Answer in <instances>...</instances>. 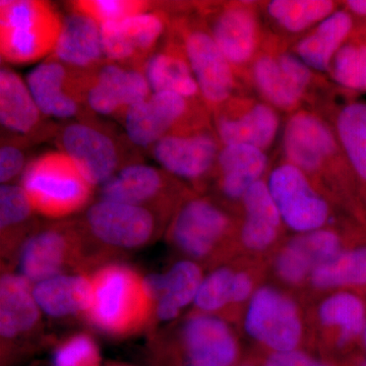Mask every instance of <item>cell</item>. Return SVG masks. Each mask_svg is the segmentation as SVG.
<instances>
[{"mask_svg":"<svg viewBox=\"0 0 366 366\" xmlns=\"http://www.w3.org/2000/svg\"><path fill=\"white\" fill-rule=\"evenodd\" d=\"M91 281V305L84 317L101 333L127 338L153 325V300L136 269L109 262L93 271Z\"/></svg>","mask_w":366,"mask_h":366,"instance_id":"1","label":"cell"},{"mask_svg":"<svg viewBox=\"0 0 366 366\" xmlns=\"http://www.w3.org/2000/svg\"><path fill=\"white\" fill-rule=\"evenodd\" d=\"M150 349L156 366H236L242 356L227 320L196 312L154 335Z\"/></svg>","mask_w":366,"mask_h":366,"instance_id":"2","label":"cell"},{"mask_svg":"<svg viewBox=\"0 0 366 366\" xmlns=\"http://www.w3.org/2000/svg\"><path fill=\"white\" fill-rule=\"evenodd\" d=\"M238 224L214 199L189 194L171 217L166 235L187 259L214 268L240 254Z\"/></svg>","mask_w":366,"mask_h":366,"instance_id":"3","label":"cell"},{"mask_svg":"<svg viewBox=\"0 0 366 366\" xmlns=\"http://www.w3.org/2000/svg\"><path fill=\"white\" fill-rule=\"evenodd\" d=\"M282 151L285 161L302 170L317 187L333 172L351 196L354 189L360 190L334 129L315 113L297 110L290 115L282 132Z\"/></svg>","mask_w":366,"mask_h":366,"instance_id":"4","label":"cell"},{"mask_svg":"<svg viewBox=\"0 0 366 366\" xmlns=\"http://www.w3.org/2000/svg\"><path fill=\"white\" fill-rule=\"evenodd\" d=\"M21 276L38 283L62 274L88 273L100 262L78 221L37 227L16 255Z\"/></svg>","mask_w":366,"mask_h":366,"instance_id":"5","label":"cell"},{"mask_svg":"<svg viewBox=\"0 0 366 366\" xmlns=\"http://www.w3.org/2000/svg\"><path fill=\"white\" fill-rule=\"evenodd\" d=\"M21 187L36 213L51 219L78 213L90 203L94 187L66 154L46 152L26 164Z\"/></svg>","mask_w":366,"mask_h":366,"instance_id":"6","label":"cell"},{"mask_svg":"<svg viewBox=\"0 0 366 366\" xmlns=\"http://www.w3.org/2000/svg\"><path fill=\"white\" fill-rule=\"evenodd\" d=\"M61 26V14L50 2L1 0V59L11 64H28L51 55Z\"/></svg>","mask_w":366,"mask_h":366,"instance_id":"7","label":"cell"},{"mask_svg":"<svg viewBox=\"0 0 366 366\" xmlns=\"http://www.w3.org/2000/svg\"><path fill=\"white\" fill-rule=\"evenodd\" d=\"M162 220L151 209L100 199L89 207L78 222L102 261L112 252L139 249L150 244L160 233Z\"/></svg>","mask_w":366,"mask_h":366,"instance_id":"8","label":"cell"},{"mask_svg":"<svg viewBox=\"0 0 366 366\" xmlns=\"http://www.w3.org/2000/svg\"><path fill=\"white\" fill-rule=\"evenodd\" d=\"M243 329L266 352L298 350L307 343V315L286 291L262 284L243 312Z\"/></svg>","mask_w":366,"mask_h":366,"instance_id":"9","label":"cell"},{"mask_svg":"<svg viewBox=\"0 0 366 366\" xmlns=\"http://www.w3.org/2000/svg\"><path fill=\"white\" fill-rule=\"evenodd\" d=\"M266 182L288 230L303 234L330 227L331 203L300 168L284 160L269 171Z\"/></svg>","mask_w":366,"mask_h":366,"instance_id":"10","label":"cell"},{"mask_svg":"<svg viewBox=\"0 0 366 366\" xmlns=\"http://www.w3.org/2000/svg\"><path fill=\"white\" fill-rule=\"evenodd\" d=\"M171 29L182 43L207 108L214 112L234 97L236 71L217 46L206 21L179 18Z\"/></svg>","mask_w":366,"mask_h":366,"instance_id":"11","label":"cell"},{"mask_svg":"<svg viewBox=\"0 0 366 366\" xmlns=\"http://www.w3.org/2000/svg\"><path fill=\"white\" fill-rule=\"evenodd\" d=\"M235 257L214 267L204 277L194 301V312L227 320L243 315L247 303L262 285V262Z\"/></svg>","mask_w":366,"mask_h":366,"instance_id":"12","label":"cell"},{"mask_svg":"<svg viewBox=\"0 0 366 366\" xmlns=\"http://www.w3.org/2000/svg\"><path fill=\"white\" fill-rule=\"evenodd\" d=\"M189 194L165 170L137 163L124 166L100 187V199L149 209L164 220Z\"/></svg>","mask_w":366,"mask_h":366,"instance_id":"13","label":"cell"},{"mask_svg":"<svg viewBox=\"0 0 366 366\" xmlns=\"http://www.w3.org/2000/svg\"><path fill=\"white\" fill-rule=\"evenodd\" d=\"M222 144L207 122L171 132L152 148L154 158L166 172L202 184L216 172Z\"/></svg>","mask_w":366,"mask_h":366,"instance_id":"14","label":"cell"},{"mask_svg":"<svg viewBox=\"0 0 366 366\" xmlns=\"http://www.w3.org/2000/svg\"><path fill=\"white\" fill-rule=\"evenodd\" d=\"M194 102L169 93H152L143 102L129 108L124 124L127 139L134 146L153 148L164 137L190 125L207 122Z\"/></svg>","mask_w":366,"mask_h":366,"instance_id":"15","label":"cell"},{"mask_svg":"<svg viewBox=\"0 0 366 366\" xmlns=\"http://www.w3.org/2000/svg\"><path fill=\"white\" fill-rule=\"evenodd\" d=\"M66 154L92 187H101L122 170V151L110 132L90 120L71 122L57 136Z\"/></svg>","mask_w":366,"mask_h":366,"instance_id":"16","label":"cell"},{"mask_svg":"<svg viewBox=\"0 0 366 366\" xmlns=\"http://www.w3.org/2000/svg\"><path fill=\"white\" fill-rule=\"evenodd\" d=\"M93 71L72 69L49 56L29 72L26 85L45 117L71 119L85 110Z\"/></svg>","mask_w":366,"mask_h":366,"instance_id":"17","label":"cell"},{"mask_svg":"<svg viewBox=\"0 0 366 366\" xmlns=\"http://www.w3.org/2000/svg\"><path fill=\"white\" fill-rule=\"evenodd\" d=\"M308 333L327 352L348 350L361 341L366 322V302L355 290L325 293L307 315Z\"/></svg>","mask_w":366,"mask_h":366,"instance_id":"18","label":"cell"},{"mask_svg":"<svg viewBox=\"0 0 366 366\" xmlns=\"http://www.w3.org/2000/svg\"><path fill=\"white\" fill-rule=\"evenodd\" d=\"M252 79L264 102L274 109L297 112L314 81V71L293 52L257 53Z\"/></svg>","mask_w":366,"mask_h":366,"instance_id":"19","label":"cell"},{"mask_svg":"<svg viewBox=\"0 0 366 366\" xmlns=\"http://www.w3.org/2000/svg\"><path fill=\"white\" fill-rule=\"evenodd\" d=\"M346 245L339 230L331 226L295 234L272 255V269L283 285L302 288L307 286L315 269L334 259Z\"/></svg>","mask_w":366,"mask_h":366,"instance_id":"20","label":"cell"},{"mask_svg":"<svg viewBox=\"0 0 366 366\" xmlns=\"http://www.w3.org/2000/svg\"><path fill=\"white\" fill-rule=\"evenodd\" d=\"M170 21L164 11H147L120 21L101 25L106 59L144 71L147 61L157 50Z\"/></svg>","mask_w":366,"mask_h":366,"instance_id":"21","label":"cell"},{"mask_svg":"<svg viewBox=\"0 0 366 366\" xmlns=\"http://www.w3.org/2000/svg\"><path fill=\"white\" fill-rule=\"evenodd\" d=\"M215 112V132L222 146L249 144L266 152L280 131L278 110L267 102L232 97Z\"/></svg>","mask_w":366,"mask_h":366,"instance_id":"22","label":"cell"},{"mask_svg":"<svg viewBox=\"0 0 366 366\" xmlns=\"http://www.w3.org/2000/svg\"><path fill=\"white\" fill-rule=\"evenodd\" d=\"M238 224L240 254L252 259L271 257L283 243V221L269 194L266 178L254 183L243 197Z\"/></svg>","mask_w":366,"mask_h":366,"instance_id":"23","label":"cell"},{"mask_svg":"<svg viewBox=\"0 0 366 366\" xmlns=\"http://www.w3.org/2000/svg\"><path fill=\"white\" fill-rule=\"evenodd\" d=\"M151 95L144 71L109 61L92 71L86 104L98 114L124 118L129 108Z\"/></svg>","mask_w":366,"mask_h":366,"instance_id":"24","label":"cell"},{"mask_svg":"<svg viewBox=\"0 0 366 366\" xmlns=\"http://www.w3.org/2000/svg\"><path fill=\"white\" fill-rule=\"evenodd\" d=\"M206 24L219 49L234 71L254 61L261 30L257 14L250 2L224 4L218 11H212Z\"/></svg>","mask_w":366,"mask_h":366,"instance_id":"25","label":"cell"},{"mask_svg":"<svg viewBox=\"0 0 366 366\" xmlns=\"http://www.w3.org/2000/svg\"><path fill=\"white\" fill-rule=\"evenodd\" d=\"M40 307L31 283L6 272L0 280V338L2 350L21 346L41 333Z\"/></svg>","mask_w":366,"mask_h":366,"instance_id":"26","label":"cell"},{"mask_svg":"<svg viewBox=\"0 0 366 366\" xmlns=\"http://www.w3.org/2000/svg\"><path fill=\"white\" fill-rule=\"evenodd\" d=\"M204 278L202 264L189 259L175 262L165 273L146 277L154 303L153 325L172 322L185 307L194 305Z\"/></svg>","mask_w":366,"mask_h":366,"instance_id":"27","label":"cell"},{"mask_svg":"<svg viewBox=\"0 0 366 366\" xmlns=\"http://www.w3.org/2000/svg\"><path fill=\"white\" fill-rule=\"evenodd\" d=\"M50 57L79 71L97 69L105 57L98 21L71 4Z\"/></svg>","mask_w":366,"mask_h":366,"instance_id":"28","label":"cell"},{"mask_svg":"<svg viewBox=\"0 0 366 366\" xmlns=\"http://www.w3.org/2000/svg\"><path fill=\"white\" fill-rule=\"evenodd\" d=\"M269 167L266 152L249 144H226L217 161V187L230 203H242L247 190L264 179Z\"/></svg>","mask_w":366,"mask_h":366,"instance_id":"29","label":"cell"},{"mask_svg":"<svg viewBox=\"0 0 366 366\" xmlns=\"http://www.w3.org/2000/svg\"><path fill=\"white\" fill-rule=\"evenodd\" d=\"M170 37L151 55L144 67L152 93L169 92L189 100L203 101L182 43L174 34Z\"/></svg>","mask_w":366,"mask_h":366,"instance_id":"30","label":"cell"},{"mask_svg":"<svg viewBox=\"0 0 366 366\" xmlns=\"http://www.w3.org/2000/svg\"><path fill=\"white\" fill-rule=\"evenodd\" d=\"M355 28L352 14L345 9H337L298 40L292 52L312 71L329 74L335 55Z\"/></svg>","mask_w":366,"mask_h":366,"instance_id":"31","label":"cell"},{"mask_svg":"<svg viewBox=\"0 0 366 366\" xmlns=\"http://www.w3.org/2000/svg\"><path fill=\"white\" fill-rule=\"evenodd\" d=\"M33 295L38 307L49 317L84 315L91 305V274H62L46 279L33 286Z\"/></svg>","mask_w":366,"mask_h":366,"instance_id":"32","label":"cell"},{"mask_svg":"<svg viewBox=\"0 0 366 366\" xmlns=\"http://www.w3.org/2000/svg\"><path fill=\"white\" fill-rule=\"evenodd\" d=\"M45 117L30 89L9 67L0 71V122L6 129L29 137L36 134Z\"/></svg>","mask_w":366,"mask_h":366,"instance_id":"33","label":"cell"},{"mask_svg":"<svg viewBox=\"0 0 366 366\" xmlns=\"http://www.w3.org/2000/svg\"><path fill=\"white\" fill-rule=\"evenodd\" d=\"M34 209L21 185L2 184L0 187V232L2 259H16L26 238L32 234Z\"/></svg>","mask_w":366,"mask_h":366,"instance_id":"34","label":"cell"},{"mask_svg":"<svg viewBox=\"0 0 366 366\" xmlns=\"http://www.w3.org/2000/svg\"><path fill=\"white\" fill-rule=\"evenodd\" d=\"M320 295L366 288V242L346 245L331 261L315 269L307 284Z\"/></svg>","mask_w":366,"mask_h":366,"instance_id":"35","label":"cell"},{"mask_svg":"<svg viewBox=\"0 0 366 366\" xmlns=\"http://www.w3.org/2000/svg\"><path fill=\"white\" fill-rule=\"evenodd\" d=\"M335 134L347 162L366 194V102L351 101L341 106L335 118Z\"/></svg>","mask_w":366,"mask_h":366,"instance_id":"36","label":"cell"},{"mask_svg":"<svg viewBox=\"0 0 366 366\" xmlns=\"http://www.w3.org/2000/svg\"><path fill=\"white\" fill-rule=\"evenodd\" d=\"M338 9L330 0H272L266 13L274 25L288 34H300L315 28Z\"/></svg>","mask_w":366,"mask_h":366,"instance_id":"37","label":"cell"},{"mask_svg":"<svg viewBox=\"0 0 366 366\" xmlns=\"http://www.w3.org/2000/svg\"><path fill=\"white\" fill-rule=\"evenodd\" d=\"M329 74L345 90L366 92V23L356 26L335 55Z\"/></svg>","mask_w":366,"mask_h":366,"instance_id":"38","label":"cell"},{"mask_svg":"<svg viewBox=\"0 0 366 366\" xmlns=\"http://www.w3.org/2000/svg\"><path fill=\"white\" fill-rule=\"evenodd\" d=\"M51 366H101L97 342L86 332H76L55 346Z\"/></svg>","mask_w":366,"mask_h":366,"instance_id":"39","label":"cell"},{"mask_svg":"<svg viewBox=\"0 0 366 366\" xmlns=\"http://www.w3.org/2000/svg\"><path fill=\"white\" fill-rule=\"evenodd\" d=\"M71 4L89 14L100 26L147 13L152 7L150 2L137 0H83L71 2Z\"/></svg>","mask_w":366,"mask_h":366,"instance_id":"40","label":"cell"},{"mask_svg":"<svg viewBox=\"0 0 366 366\" xmlns=\"http://www.w3.org/2000/svg\"><path fill=\"white\" fill-rule=\"evenodd\" d=\"M26 167V156L20 147L13 143H2L0 149V182L2 184H9L21 173L23 174Z\"/></svg>","mask_w":366,"mask_h":366,"instance_id":"41","label":"cell"},{"mask_svg":"<svg viewBox=\"0 0 366 366\" xmlns=\"http://www.w3.org/2000/svg\"><path fill=\"white\" fill-rule=\"evenodd\" d=\"M259 366H334L317 360L302 349L286 352H266L259 361Z\"/></svg>","mask_w":366,"mask_h":366,"instance_id":"42","label":"cell"},{"mask_svg":"<svg viewBox=\"0 0 366 366\" xmlns=\"http://www.w3.org/2000/svg\"><path fill=\"white\" fill-rule=\"evenodd\" d=\"M344 9L352 14L354 19L366 21V0H348L344 4Z\"/></svg>","mask_w":366,"mask_h":366,"instance_id":"43","label":"cell"},{"mask_svg":"<svg viewBox=\"0 0 366 366\" xmlns=\"http://www.w3.org/2000/svg\"><path fill=\"white\" fill-rule=\"evenodd\" d=\"M361 344H362L363 348L366 350V322L365 330H363L362 337H361Z\"/></svg>","mask_w":366,"mask_h":366,"instance_id":"44","label":"cell"},{"mask_svg":"<svg viewBox=\"0 0 366 366\" xmlns=\"http://www.w3.org/2000/svg\"><path fill=\"white\" fill-rule=\"evenodd\" d=\"M105 366H129L127 365H122V363H109V365Z\"/></svg>","mask_w":366,"mask_h":366,"instance_id":"45","label":"cell"},{"mask_svg":"<svg viewBox=\"0 0 366 366\" xmlns=\"http://www.w3.org/2000/svg\"><path fill=\"white\" fill-rule=\"evenodd\" d=\"M360 366H366V360H363L362 362L360 363Z\"/></svg>","mask_w":366,"mask_h":366,"instance_id":"46","label":"cell"},{"mask_svg":"<svg viewBox=\"0 0 366 366\" xmlns=\"http://www.w3.org/2000/svg\"><path fill=\"white\" fill-rule=\"evenodd\" d=\"M236 366H239V365H236Z\"/></svg>","mask_w":366,"mask_h":366,"instance_id":"47","label":"cell"}]
</instances>
